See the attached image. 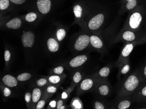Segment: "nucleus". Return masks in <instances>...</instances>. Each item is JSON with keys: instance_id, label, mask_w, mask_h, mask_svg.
Segmentation results:
<instances>
[{"instance_id": "obj_44", "label": "nucleus", "mask_w": 146, "mask_h": 109, "mask_svg": "<svg viewBox=\"0 0 146 109\" xmlns=\"http://www.w3.org/2000/svg\"><path fill=\"white\" fill-rule=\"evenodd\" d=\"M144 41L145 42H146V36H145V37H144V38H142V39H141V40H139V41H138V44H140L141 42H142L143 41Z\"/></svg>"}, {"instance_id": "obj_17", "label": "nucleus", "mask_w": 146, "mask_h": 109, "mask_svg": "<svg viewBox=\"0 0 146 109\" xmlns=\"http://www.w3.org/2000/svg\"><path fill=\"white\" fill-rule=\"evenodd\" d=\"M137 4V0H132L121 5L119 13L122 14L127 11H131L136 7Z\"/></svg>"}, {"instance_id": "obj_1", "label": "nucleus", "mask_w": 146, "mask_h": 109, "mask_svg": "<svg viewBox=\"0 0 146 109\" xmlns=\"http://www.w3.org/2000/svg\"><path fill=\"white\" fill-rule=\"evenodd\" d=\"M121 81V84L117 91L116 97L133 96L142 83L140 70L125 76Z\"/></svg>"}, {"instance_id": "obj_15", "label": "nucleus", "mask_w": 146, "mask_h": 109, "mask_svg": "<svg viewBox=\"0 0 146 109\" xmlns=\"http://www.w3.org/2000/svg\"><path fill=\"white\" fill-rule=\"evenodd\" d=\"M112 67V66L110 65L104 67L99 70L94 77L101 81L107 80L110 74Z\"/></svg>"}, {"instance_id": "obj_34", "label": "nucleus", "mask_w": 146, "mask_h": 109, "mask_svg": "<svg viewBox=\"0 0 146 109\" xmlns=\"http://www.w3.org/2000/svg\"><path fill=\"white\" fill-rule=\"evenodd\" d=\"M4 58L6 62L9 61L11 58V53L9 50H6L4 54Z\"/></svg>"}, {"instance_id": "obj_31", "label": "nucleus", "mask_w": 146, "mask_h": 109, "mask_svg": "<svg viewBox=\"0 0 146 109\" xmlns=\"http://www.w3.org/2000/svg\"><path fill=\"white\" fill-rule=\"evenodd\" d=\"M60 80V78L58 76L53 75L50 76L49 78V81L52 84H56L59 83Z\"/></svg>"}, {"instance_id": "obj_3", "label": "nucleus", "mask_w": 146, "mask_h": 109, "mask_svg": "<svg viewBox=\"0 0 146 109\" xmlns=\"http://www.w3.org/2000/svg\"><path fill=\"white\" fill-rule=\"evenodd\" d=\"M137 44H138V41L125 43L122 48L118 60L115 63V66L116 67H118L123 62L129 58L130 54Z\"/></svg>"}, {"instance_id": "obj_33", "label": "nucleus", "mask_w": 146, "mask_h": 109, "mask_svg": "<svg viewBox=\"0 0 146 109\" xmlns=\"http://www.w3.org/2000/svg\"><path fill=\"white\" fill-rule=\"evenodd\" d=\"M64 68L62 66H59L54 69V72L57 74H60L64 72Z\"/></svg>"}, {"instance_id": "obj_42", "label": "nucleus", "mask_w": 146, "mask_h": 109, "mask_svg": "<svg viewBox=\"0 0 146 109\" xmlns=\"http://www.w3.org/2000/svg\"><path fill=\"white\" fill-rule=\"evenodd\" d=\"M68 94L65 92L63 93L62 94V97L63 99H65L68 97Z\"/></svg>"}, {"instance_id": "obj_7", "label": "nucleus", "mask_w": 146, "mask_h": 109, "mask_svg": "<svg viewBox=\"0 0 146 109\" xmlns=\"http://www.w3.org/2000/svg\"><path fill=\"white\" fill-rule=\"evenodd\" d=\"M101 80L95 77L88 78L84 79L81 81L79 85V92L83 93L91 91L93 88H95L97 84Z\"/></svg>"}, {"instance_id": "obj_39", "label": "nucleus", "mask_w": 146, "mask_h": 109, "mask_svg": "<svg viewBox=\"0 0 146 109\" xmlns=\"http://www.w3.org/2000/svg\"><path fill=\"white\" fill-rule=\"evenodd\" d=\"M11 94V91L10 89L5 87L4 89V95L5 97H8Z\"/></svg>"}, {"instance_id": "obj_18", "label": "nucleus", "mask_w": 146, "mask_h": 109, "mask_svg": "<svg viewBox=\"0 0 146 109\" xmlns=\"http://www.w3.org/2000/svg\"><path fill=\"white\" fill-rule=\"evenodd\" d=\"M2 81L5 85L9 87H16L18 84V81L16 79L9 74L4 76L2 78Z\"/></svg>"}, {"instance_id": "obj_30", "label": "nucleus", "mask_w": 146, "mask_h": 109, "mask_svg": "<svg viewBox=\"0 0 146 109\" xmlns=\"http://www.w3.org/2000/svg\"><path fill=\"white\" fill-rule=\"evenodd\" d=\"M140 74L141 82H146V64L143 67L142 69H140Z\"/></svg>"}, {"instance_id": "obj_37", "label": "nucleus", "mask_w": 146, "mask_h": 109, "mask_svg": "<svg viewBox=\"0 0 146 109\" xmlns=\"http://www.w3.org/2000/svg\"><path fill=\"white\" fill-rule=\"evenodd\" d=\"M45 105V101L43 100H41L39 101L36 106L37 109H41L44 107Z\"/></svg>"}, {"instance_id": "obj_38", "label": "nucleus", "mask_w": 146, "mask_h": 109, "mask_svg": "<svg viewBox=\"0 0 146 109\" xmlns=\"http://www.w3.org/2000/svg\"><path fill=\"white\" fill-rule=\"evenodd\" d=\"M56 109H65V106L63 105V101L62 100H59V101H58L57 103V104H56Z\"/></svg>"}, {"instance_id": "obj_23", "label": "nucleus", "mask_w": 146, "mask_h": 109, "mask_svg": "<svg viewBox=\"0 0 146 109\" xmlns=\"http://www.w3.org/2000/svg\"><path fill=\"white\" fill-rule=\"evenodd\" d=\"M41 96V91L40 89L38 88L34 89L32 93V101L33 102H36L40 98Z\"/></svg>"}, {"instance_id": "obj_9", "label": "nucleus", "mask_w": 146, "mask_h": 109, "mask_svg": "<svg viewBox=\"0 0 146 109\" xmlns=\"http://www.w3.org/2000/svg\"><path fill=\"white\" fill-rule=\"evenodd\" d=\"M95 89L97 93L102 97H108L111 93V86L107 80L100 81Z\"/></svg>"}, {"instance_id": "obj_21", "label": "nucleus", "mask_w": 146, "mask_h": 109, "mask_svg": "<svg viewBox=\"0 0 146 109\" xmlns=\"http://www.w3.org/2000/svg\"><path fill=\"white\" fill-rule=\"evenodd\" d=\"M111 104L105 101H96L94 102V108L96 109H110Z\"/></svg>"}, {"instance_id": "obj_6", "label": "nucleus", "mask_w": 146, "mask_h": 109, "mask_svg": "<svg viewBox=\"0 0 146 109\" xmlns=\"http://www.w3.org/2000/svg\"><path fill=\"white\" fill-rule=\"evenodd\" d=\"M106 19V15L103 13H99L92 17L88 23V29L92 31H96L101 27Z\"/></svg>"}, {"instance_id": "obj_41", "label": "nucleus", "mask_w": 146, "mask_h": 109, "mask_svg": "<svg viewBox=\"0 0 146 109\" xmlns=\"http://www.w3.org/2000/svg\"><path fill=\"white\" fill-rule=\"evenodd\" d=\"M50 106L52 108H54L56 106V101H53L50 102Z\"/></svg>"}, {"instance_id": "obj_10", "label": "nucleus", "mask_w": 146, "mask_h": 109, "mask_svg": "<svg viewBox=\"0 0 146 109\" xmlns=\"http://www.w3.org/2000/svg\"><path fill=\"white\" fill-rule=\"evenodd\" d=\"M134 102H146V84L143 82L132 96Z\"/></svg>"}, {"instance_id": "obj_14", "label": "nucleus", "mask_w": 146, "mask_h": 109, "mask_svg": "<svg viewBox=\"0 0 146 109\" xmlns=\"http://www.w3.org/2000/svg\"><path fill=\"white\" fill-rule=\"evenodd\" d=\"M88 59L86 55H80L72 58L69 63L70 66L72 68H77L82 66Z\"/></svg>"}, {"instance_id": "obj_36", "label": "nucleus", "mask_w": 146, "mask_h": 109, "mask_svg": "<svg viewBox=\"0 0 146 109\" xmlns=\"http://www.w3.org/2000/svg\"><path fill=\"white\" fill-rule=\"evenodd\" d=\"M32 98V95L30 93L27 92L25 93V100L26 102H28V103L30 102L31 101Z\"/></svg>"}, {"instance_id": "obj_28", "label": "nucleus", "mask_w": 146, "mask_h": 109, "mask_svg": "<svg viewBox=\"0 0 146 109\" xmlns=\"http://www.w3.org/2000/svg\"><path fill=\"white\" fill-rule=\"evenodd\" d=\"M82 78V76L81 72L79 71H77L75 72L73 76V81L75 84H78L81 82Z\"/></svg>"}, {"instance_id": "obj_24", "label": "nucleus", "mask_w": 146, "mask_h": 109, "mask_svg": "<svg viewBox=\"0 0 146 109\" xmlns=\"http://www.w3.org/2000/svg\"><path fill=\"white\" fill-rule=\"evenodd\" d=\"M71 106L73 109H83V106L82 102L78 98H74L71 102Z\"/></svg>"}, {"instance_id": "obj_27", "label": "nucleus", "mask_w": 146, "mask_h": 109, "mask_svg": "<svg viewBox=\"0 0 146 109\" xmlns=\"http://www.w3.org/2000/svg\"><path fill=\"white\" fill-rule=\"evenodd\" d=\"M37 16L36 14L35 13L33 12H30L28 14H26L25 17V19L26 21L29 22H34L36 19Z\"/></svg>"}, {"instance_id": "obj_19", "label": "nucleus", "mask_w": 146, "mask_h": 109, "mask_svg": "<svg viewBox=\"0 0 146 109\" xmlns=\"http://www.w3.org/2000/svg\"><path fill=\"white\" fill-rule=\"evenodd\" d=\"M22 25V21L19 18H14L10 20L6 23V26L11 29H17L20 28Z\"/></svg>"}, {"instance_id": "obj_20", "label": "nucleus", "mask_w": 146, "mask_h": 109, "mask_svg": "<svg viewBox=\"0 0 146 109\" xmlns=\"http://www.w3.org/2000/svg\"><path fill=\"white\" fill-rule=\"evenodd\" d=\"M47 45L48 49L51 52H56L59 50V44L54 38H49L47 40Z\"/></svg>"}, {"instance_id": "obj_12", "label": "nucleus", "mask_w": 146, "mask_h": 109, "mask_svg": "<svg viewBox=\"0 0 146 109\" xmlns=\"http://www.w3.org/2000/svg\"><path fill=\"white\" fill-rule=\"evenodd\" d=\"M35 41V36L31 31L25 32L22 37V42L25 48H32Z\"/></svg>"}, {"instance_id": "obj_25", "label": "nucleus", "mask_w": 146, "mask_h": 109, "mask_svg": "<svg viewBox=\"0 0 146 109\" xmlns=\"http://www.w3.org/2000/svg\"><path fill=\"white\" fill-rule=\"evenodd\" d=\"M66 35V31L65 29L63 28L59 29L56 32V35L57 40L59 41H62L63 40Z\"/></svg>"}, {"instance_id": "obj_16", "label": "nucleus", "mask_w": 146, "mask_h": 109, "mask_svg": "<svg viewBox=\"0 0 146 109\" xmlns=\"http://www.w3.org/2000/svg\"><path fill=\"white\" fill-rule=\"evenodd\" d=\"M51 6L50 0H37V6L39 12L43 14L50 12Z\"/></svg>"}, {"instance_id": "obj_29", "label": "nucleus", "mask_w": 146, "mask_h": 109, "mask_svg": "<svg viewBox=\"0 0 146 109\" xmlns=\"http://www.w3.org/2000/svg\"><path fill=\"white\" fill-rule=\"evenodd\" d=\"M9 0H0V9L5 10L9 7Z\"/></svg>"}, {"instance_id": "obj_35", "label": "nucleus", "mask_w": 146, "mask_h": 109, "mask_svg": "<svg viewBox=\"0 0 146 109\" xmlns=\"http://www.w3.org/2000/svg\"><path fill=\"white\" fill-rule=\"evenodd\" d=\"M56 90H57V89L55 87L52 86H49L46 89L47 92L50 93H55L56 92Z\"/></svg>"}, {"instance_id": "obj_22", "label": "nucleus", "mask_w": 146, "mask_h": 109, "mask_svg": "<svg viewBox=\"0 0 146 109\" xmlns=\"http://www.w3.org/2000/svg\"><path fill=\"white\" fill-rule=\"evenodd\" d=\"M73 12L74 16L77 19H80L83 15V8L80 5H76L73 7Z\"/></svg>"}, {"instance_id": "obj_8", "label": "nucleus", "mask_w": 146, "mask_h": 109, "mask_svg": "<svg viewBox=\"0 0 146 109\" xmlns=\"http://www.w3.org/2000/svg\"><path fill=\"white\" fill-rule=\"evenodd\" d=\"M90 44V36L86 34H82L76 38L73 47L74 50L80 52L87 48Z\"/></svg>"}, {"instance_id": "obj_5", "label": "nucleus", "mask_w": 146, "mask_h": 109, "mask_svg": "<svg viewBox=\"0 0 146 109\" xmlns=\"http://www.w3.org/2000/svg\"><path fill=\"white\" fill-rule=\"evenodd\" d=\"M133 102L132 96L116 97L115 101L111 103L110 109H128Z\"/></svg>"}, {"instance_id": "obj_11", "label": "nucleus", "mask_w": 146, "mask_h": 109, "mask_svg": "<svg viewBox=\"0 0 146 109\" xmlns=\"http://www.w3.org/2000/svg\"><path fill=\"white\" fill-rule=\"evenodd\" d=\"M90 44L94 48L101 51H106L104 42L100 37L96 35L90 36Z\"/></svg>"}, {"instance_id": "obj_2", "label": "nucleus", "mask_w": 146, "mask_h": 109, "mask_svg": "<svg viewBox=\"0 0 146 109\" xmlns=\"http://www.w3.org/2000/svg\"><path fill=\"white\" fill-rule=\"evenodd\" d=\"M142 14L139 11H135L129 14L122 29L136 31L139 29L143 21Z\"/></svg>"}, {"instance_id": "obj_4", "label": "nucleus", "mask_w": 146, "mask_h": 109, "mask_svg": "<svg viewBox=\"0 0 146 109\" xmlns=\"http://www.w3.org/2000/svg\"><path fill=\"white\" fill-rule=\"evenodd\" d=\"M137 37L136 31L129 29H121L120 32L115 37L113 42L116 43L119 42H133L136 41Z\"/></svg>"}, {"instance_id": "obj_40", "label": "nucleus", "mask_w": 146, "mask_h": 109, "mask_svg": "<svg viewBox=\"0 0 146 109\" xmlns=\"http://www.w3.org/2000/svg\"><path fill=\"white\" fill-rule=\"evenodd\" d=\"M12 3L17 5H20L25 2V0H10Z\"/></svg>"}, {"instance_id": "obj_26", "label": "nucleus", "mask_w": 146, "mask_h": 109, "mask_svg": "<svg viewBox=\"0 0 146 109\" xmlns=\"http://www.w3.org/2000/svg\"><path fill=\"white\" fill-rule=\"evenodd\" d=\"M32 75L29 73H23L17 76V80L19 81H25L30 79Z\"/></svg>"}, {"instance_id": "obj_43", "label": "nucleus", "mask_w": 146, "mask_h": 109, "mask_svg": "<svg viewBox=\"0 0 146 109\" xmlns=\"http://www.w3.org/2000/svg\"><path fill=\"white\" fill-rule=\"evenodd\" d=\"M132 1V0H122L121 1V5H123L124 4L128 2V1Z\"/></svg>"}, {"instance_id": "obj_13", "label": "nucleus", "mask_w": 146, "mask_h": 109, "mask_svg": "<svg viewBox=\"0 0 146 109\" xmlns=\"http://www.w3.org/2000/svg\"><path fill=\"white\" fill-rule=\"evenodd\" d=\"M118 68L119 70L117 78L119 80L121 81L122 78L124 77V78L125 76L130 71V65L129 58L123 62L121 65L118 67Z\"/></svg>"}, {"instance_id": "obj_32", "label": "nucleus", "mask_w": 146, "mask_h": 109, "mask_svg": "<svg viewBox=\"0 0 146 109\" xmlns=\"http://www.w3.org/2000/svg\"><path fill=\"white\" fill-rule=\"evenodd\" d=\"M47 81L44 78L40 79L36 82V84L38 87H43L47 84Z\"/></svg>"}]
</instances>
